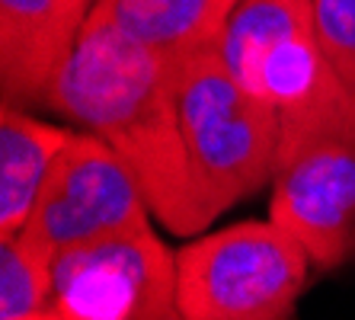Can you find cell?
Segmentation results:
<instances>
[{"mask_svg":"<svg viewBox=\"0 0 355 320\" xmlns=\"http://www.w3.org/2000/svg\"><path fill=\"white\" fill-rule=\"evenodd\" d=\"M49 109L83 125L122 157L154 221L166 230L192 237L211 224L192 180L170 67L119 33L96 3Z\"/></svg>","mask_w":355,"mask_h":320,"instance_id":"obj_1","label":"cell"},{"mask_svg":"<svg viewBox=\"0 0 355 320\" xmlns=\"http://www.w3.org/2000/svg\"><path fill=\"white\" fill-rule=\"evenodd\" d=\"M218 51L243 90L275 112L279 160L355 128V93L323 55L311 0H240Z\"/></svg>","mask_w":355,"mask_h":320,"instance_id":"obj_2","label":"cell"},{"mask_svg":"<svg viewBox=\"0 0 355 320\" xmlns=\"http://www.w3.org/2000/svg\"><path fill=\"white\" fill-rule=\"evenodd\" d=\"M192 180L211 224L275 176L279 119L227 71L218 49L170 67Z\"/></svg>","mask_w":355,"mask_h":320,"instance_id":"obj_3","label":"cell"},{"mask_svg":"<svg viewBox=\"0 0 355 320\" xmlns=\"http://www.w3.org/2000/svg\"><path fill=\"white\" fill-rule=\"evenodd\" d=\"M311 256L279 221H243L176 250L180 320H295Z\"/></svg>","mask_w":355,"mask_h":320,"instance_id":"obj_4","label":"cell"},{"mask_svg":"<svg viewBox=\"0 0 355 320\" xmlns=\"http://www.w3.org/2000/svg\"><path fill=\"white\" fill-rule=\"evenodd\" d=\"M51 308L71 320H180L176 253L154 224L55 256Z\"/></svg>","mask_w":355,"mask_h":320,"instance_id":"obj_5","label":"cell"},{"mask_svg":"<svg viewBox=\"0 0 355 320\" xmlns=\"http://www.w3.org/2000/svg\"><path fill=\"white\" fill-rule=\"evenodd\" d=\"M148 199L122 157L93 132H74L19 230L55 260L64 250L150 224Z\"/></svg>","mask_w":355,"mask_h":320,"instance_id":"obj_6","label":"cell"},{"mask_svg":"<svg viewBox=\"0 0 355 320\" xmlns=\"http://www.w3.org/2000/svg\"><path fill=\"white\" fill-rule=\"evenodd\" d=\"M269 218L301 240L314 269L355 263V128L323 135L282 157Z\"/></svg>","mask_w":355,"mask_h":320,"instance_id":"obj_7","label":"cell"},{"mask_svg":"<svg viewBox=\"0 0 355 320\" xmlns=\"http://www.w3.org/2000/svg\"><path fill=\"white\" fill-rule=\"evenodd\" d=\"M96 0H0L3 106L49 109Z\"/></svg>","mask_w":355,"mask_h":320,"instance_id":"obj_8","label":"cell"},{"mask_svg":"<svg viewBox=\"0 0 355 320\" xmlns=\"http://www.w3.org/2000/svg\"><path fill=\"white\" fill-rule=\"evenodd\" d=\"M240 0H96V7L141 49L166 67L198 51L221 49Z\"/></svg>","mask_w":355,"mask_h":320,"instance_id":"obj_9","label":"cell"},{"mask_svg":"<svg viewBox=\"0 0 355 320\" xmlns=\"http://www.w3.org/2000/svg\"><path fill=\"white\" fill-rule=\"evenodd\" d=\"M74 138L64 125H49L29 109L0 112V240L17 237L33 214L55 157Z\"/></svg>","mask_w":355,"mask_h":320,"instance_id":"obj_10","label":"cell"},{"mask_svg":"<svg viewBox=\"0 0 355 320\" xmlns=\"http://www.w3.org/2000/svg\"><path fill=\"white\" fill-rule=\"evenodd\" d=\"M51 263L55 260L23 234L0 240V320L51 308Z\"/></svg>","mask_w":355,"mask_h":320,"instance_id":"obj_11","label":"cell"},{"mask_svg":"<svg viewBox=\"0 0 355 320\" xmlns=\"http://www.w3.org/2000/svg\"><path fill=\"white\" fill-rule=\"evenodd\" d=\"M311 10L323 55L355 93V0H311Z\"/></svg>","mask_w":355,"mask_h":320,"instance_id":"obj_12","label":"cell"},{"mask_svg":"<svg viewBox=\"0 0 355 320\" xmlns=\"http://www.w3.org/2000/svg\"><path fill=\"white\" fill-rule=\"evenodd\" d=\"M17 320H71V317H67V314H61L58 308H45V311L26 314V317H17Z\"/></svg>","mask_w":355,"mask_h":320,"instance_id":"obj_13","label":"cell"}]
</instances>
